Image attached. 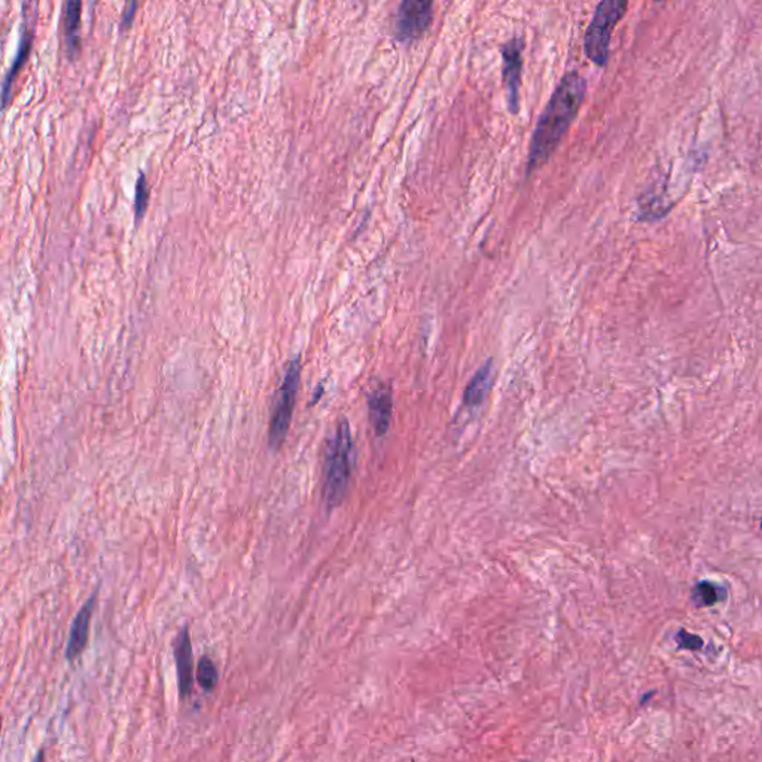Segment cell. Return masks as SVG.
I'll return each instance as SVG.
<instances>
[{
  "instance_id": "1",
  "label": "cell",
  "mask_w": 762,
  "mask_h": 762,
  "mask_svg": "<svg viewBox=\"0 0 762 762\" xmlns=\"http://www.w3.org/2000/svg\"><path fill=\"white\" fill-rule=\"evenodd\" d=\"M587 92V82L579 72H567L555 87L530 139L529 163L532 171L550 159L553 150L562 142L563 136L575 120Z\"/></svg>"
},
{
  "instance_id": "2",
  "label": "cell",
  "mask_w": 762,
  "mask_h": 762,
  "mask_svg": "<svg viewBox=\"0 0 762 762\" xmlns=\"http://www.w3.org/2000/svg\"><path fill=\"white\" fill-rule=\"evenodd\" d=\"M353 467V438L346 420L340 421L333 433L326 456L323 500L328 508H335L344 499Z\"/></svg>"
},
{
  "instance_id": "3",
  "label": "cell",
  "mask_w": 762,
  "mask_h": 762,
  "mask_svg": "<svg viewBox=\"0 0 762 762\" xmlns=\"http://www.w3.org/2000/svg\"><path fill=\"white\" fill-rule=\"evenodd\" d=\"M627 6L624 0H603L597 5L584 38L585 54L597 66H606L613 29L624 17Z\"/></svg>"
},
{
  "instance_id": "4",
  "label": "cell",
  "mask_w": 762,
  "mask_h": 762,
  "mask_svg": "<svg viewBox=\"0 0 762 762\" xmlns=\"http://www.w3.org/2000/svg\"><path fill=\"white\" fill-rule=\"evenodd\" d=\"M301 379V359L295 358L289 362L285 371L284 381L280 386L275 400V411L271 417L270 432L268 441L271 449H279L284 444L289 426H291L292 414L295 407L296 393L300 388Z\"/></svg>"
},
{
  "instance_id": "5",
  "label": "cell",
  "mask_w": 762,
  "mask_h": 762,
  "mask_svg": "<svg viewBox=\"0 0 762 762\" xmlns=\"http://www.w3.org/2000/svg\"><path fill=\"white\" fill-rule=\"evenodd\" d=\"M432 2L425 0H405L398 8L396 17V38L411 42L420 38L429 27L433 18Z\"/></svg>"
},
{
  "instance_id": "6",
  "label": "cell",
  "mask_w": 762,
  "mask_h": 762,
  "mask_svg": "<svg viewBox=\"0 0 762 762\" xmlns=\"http://www.w3.org/2000/svg\"><path fill=\"white\" fill-rule=\"evenodd\" d=\"M523 39L520 36L509 39L502 45L504 57V80L506 87V103L513 113L518 112L520 106L521 69H523Z\"/></svg>"
},
{
  "instance_id": "7",
  "label": "cell",
  "mask_w": 762,
  "mask_h": 762,
  "mask_svg": "<svg viewBox=\"0 0 762 762\" xmlns=\"http://www.w3.org/2000/svg\"><path fill=\"white\" fill-rule=\"evenodd\" d=\"M97 594H92L90 599L85 602L80 612L76 613L75 620L72 622L71 634H69V641L66 646V659L69 661H75L80 659L85 646H87L88 638H90V624H92V612H94V606H96Z\"/></svg>"
},
{
  "instance_id": "8",
  "label": "cell",
  "mask_w": 762,
  "mask_h": 762,
  "mask_svg": "<svg viewBox=\"0 0 762 762\" xmlns=\"http://www.w3.org/2000/svg\"><path fill=\"white\" fill-rule=\"evenodd\" d=\"M175 661L178 669V683L182 699L189 696L192 690V676H194V660H192V645L189 632L187 627L180 630L175 641Z\"/></svg>"
},
{
  "instance_id": "9",
  "label": "cell",
  "mask_w": 762,
  "mask_h": 762,
  "mask_svg": "<svg viewBox=\"0 0 762 762\" xmlns=\"http://www.w3.org/2000/svg\"><path fill=\"white\" fill-rule=\"evenodd\" d=\"M370 420L374 432L383 437L388 432L391 419V393L389 389H375L368 400Z\"/></svg>"
},
{
  "instance_id": "10",
  "label": "cell",
  "mask_w": 762,
  "mask_h": 762,
  "mask_svg": "<svg viewBox=\"0 0 762 762\" xmlns=\"http://www.w3.org/2000/svg\"><path fill=\"white\" fill-rule=\"evenodd\" d=\"M493 383V367L492 363H484L483 367L479 368L477 374L472 377L471 381L468 384L463 400L468 407H477V405L483 402L484 398L487 396L490 386Z\"/></svg>"
},
{
  "instance_id": "11",
  "label": "cell",
  "mask_w": 762,
  "mask_h": 762,
  "mask_svg": "<svg viewBox=\"0 0 762 762\" xmlns=\"http://www.w3.org/2000/svg\"><path fill=\"white\" fill-rule=\"evenodd\" d=\"M727 599V590L712 581H701L691 590V602L696 608H710Z\"/></svg>"
},
{
  "instance_id": "12",
  "label": "cell",
  "mask_w": 762,
  "mask_h": 762,
  "mask_svg": "<svg viewBox=\"0 0 762 762\" xmlns=\"http://www.w3.org/2000/svg\"><path fill=\"white\" fill-rule=\"evenodd\" d=\"M81 2H67L64 5V14H63V23H64V39H66L67 48L73 51L80 45V30H81Z\"/></svg>"
},
{
  "instance_id": "13",
  "label": "cell",
  "mask_w": 762,
  "mask_h": 762,
  "mask_svg": "<svg viewBox=\"0 0 762 762\" xmlns=\"http://www.w3.org/2000/svg\"><path fill=\"white\" fill-rule=\"evenodd\" d=\"M32 39H34L32 32H27V34L23 36V39H21L20 42V46H18L17 55H15V60H14L13 63V66H11L8 73H6V78H5L4 81V92H2V97H4V106L8 104L9 90H11V85H13L14 78L17 75L18 69H20L21 64L25 62L27 55H29Z\"/></svg>"
},
{
  "instance_id": "14",
  "label": "cell",
  "mask_w": 762,
  "mask_h": 762,
  "mask_svg": "<svg viewBox=\"0 0 762 762\" xmlns=\"http://www.w3.org/2000/svg\"><path fill=\"white\" fill-rule=\"evenodd\" d=\"M197 680L201 687L205 688L206 691H212L213 688L217 687V670L215 662L208 657H203L198 662V670H197Z\"/></svg>"
},
{
  "instance_id": "15",
  "label": "cell",
  "mask_w": 762,
  "mask_h": 762,
  "mask_svg": "<svg viewBox=\"0 0 762 762\" xmlns=\"http://www.w3.org/2000/svg\"><path fill=\"white\" fill-rule=\"evenodd\" d=\"M148 200H150V188H148V182H146V176L140 173L138 184H136V192H134V217H136V221H139L145 215Z\"/></svg>"
},
{
  "instance_id": "16",
  "label": "cell",
  "mask_w": 762,
  "mask_h": 762,
  "mask_svg": "<svg viewBox=\"0 0 762 762\" xmlns=\"http://www.w3.org/2000/svg\"><path fill=\"white\" fill-rule=\"evenodd\" d=\"M676 645H678V650L680 651H692V652H696V651L703 650L704 641L700 636H697V634L690 633L685 629H680L675 636Z\"/></svg>"
},
{
  "instance_id": "17",
  "label": "cell",
  "mask_w": 762,
  "mask_h": 762,
  "mask_svg": "<svg viewBox=\"0 0 762 762\" xmlns=\"http://www.w3.org/2000/svg\"><path fill=\"white\" fill-rule=\"evenodd\" d=\"M138 8V4L136 2H131V4L127 5V8H125L124 14H122L121 18V29H125V27H129L131 24V20L134 17V11Z\"/></svg>"
}]
</instances>
